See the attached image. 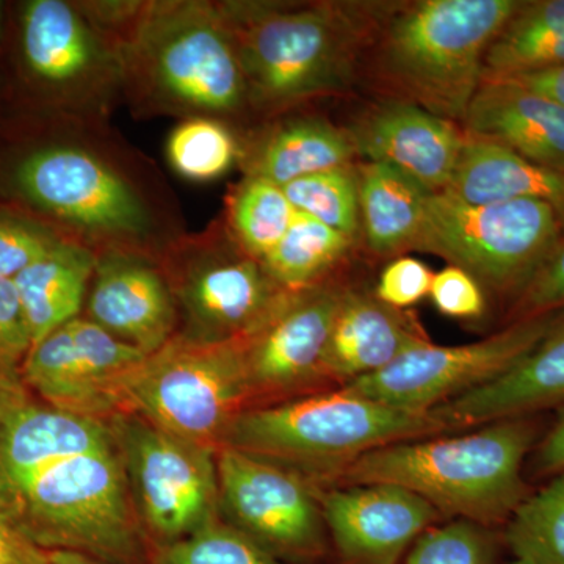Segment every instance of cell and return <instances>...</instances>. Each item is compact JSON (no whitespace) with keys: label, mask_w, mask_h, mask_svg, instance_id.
<instances>
[{"label":"cell","mask_w":564,"mask_h":564,"mask_svg":"<svg viewBox=\"0 0 564 564\" xmlns=\"http://www.w3.org/2000/svg\"><path fill=\"white\" fill-rule=\"evenodd\" d=\"M444 193L469 204L521 199L545 203L564 225V173L536 165L502 144L466 132L458 165Z\"/></svg>","instance_id":"d4e9b609"},{"label":"cell","mask_w":564,"mask_h":564,"mask_svg":"<svg viewBox=\"0 0 564 564\" xmlns=\"http://www.w3.org/2000/svg\"><path fill=\"white\" fill-rule=\"evenodd\" d=\"M120 397L121 413L215 448L250 402L242 344L195 343L176 334L126 378Z\"/></svg>","instance_id":"9c48e42d"},{"label":"cell","mask_w":564,"mask_h":564,"mask_svg":"<svg viewBox=\"0 0 564 564\" xmlns=\"http://www.w3.org/2000/svg\"><path fill=\"white\" fill-rule=\"evenodd\" d=\"M7 185L40 223L96 256L132 252L161 261L185 234L158 166L106 120L69 118L61 139L18 155Z\"/></svg>","instance_id":"6da1fadb"},{"label":"cell","mask_w":564,"mask_h":564,"mask_svg":"<svg viewBox=\"0 0 564 564\" xmlns=\"http://www.w3.org/2000/svg\"><path fill=\"white\" fill-rule=\"evenodd\" d=\"M107 422L141 525L159 545L184 540L218 521L215 448L181 440L128 411Z\"/></svg>","instance_id":"7c38bea8"},{"label":"cell","mask_w":564,"mask_h":564,"mask_svg":"<svg viewBox=\"0 0 564 564\" xmlns=\"http://www.w3.org/2000/svg\"><path fill=\"white\" fill-rule=\"evenodd\" d=\"M564 66V0L521 2L492 41L485 80H507Z\"/></svg>","instance_id":"83f0119b"},{"label":"cell","mask_w":564,"mask_h":564,"mask_svg":"<svg viewBox=\"0 0 564 564\" xmlns=\"http://www.w3.org/2000/svg\"><path fill=\"white\" fill-rule=\"evenodd\" d=\"M295 215L280 185L243 176L226 196L223 220L239 247L261 262L289 231Z\"/></svg>","instance_id":"f546056e"},{"label":"cell","mask_w":564,"mask_h":564,"mask_svg":"<svg viewBox=\"0 0 564 564\" xmlns=\"http://www.w3.org/2000/svg\"><path fill=\"white\" fill-rule=\"evenodd\" d=\"M314 489L328 530L334 564H402L426 530L447 521L417 494L400 486Z\"/></svg>","instance_id":"e0dca14e"},{"label":"cell","mask_w":564,"mask_h":564,"mask_svg":"<svg viewBox=\"0 0 564 564\" xmlns=\"http://www.w3.org/2000/svg\"><path fill=\"white\" fill-rule=\"evenodd\" d=\"M218 3L239 52L250 110L261 115L343 90L369 32L361 9L344 3Z\"/></svg>","instance_id":"277c9868"},{"label":"cell","mask_w":564,"mask_h":564,"mask_svg":"<svg viewBox=\"0 0 564 564\" xmlns=\"http://www.w3.org/2000/svg\"><path fill=\"white\" fill-rule=\"evenodd\" d=\"M447 434L432 413H413L344 388L250 408L236 415L220 447H231L322 486L386 445Z\"/></svg>","instance_id":"5b68a950"},{"label":"cell","mask_w":564,"mask_h":564,"mask_svg":"<svg viewBox=\"0 0 564 564\" xmlns=\"http://www.w3.org/2000/svg\"><path fill=\"white\" fill-rule=\"evenodd\" d=\"M344 292L325 282L293 291L258 332L240 340L250 400L328 383L323 358Z\"/></svg>","instance_id":"2e32d148"},{"label":"cell","mask_w":564,"mask_h":564,"mask_svg":"<svg viewBox=\"0 0 564 564\" xmlns=\"http://www.w3.org/2000/svg\"><path fill=\"white\" fill-rule=\"evenodd\" d=\"M463 131L564 173V106L510 80L481 82Z\"/></svg>","instance_id":"603a6c76"},{"label":"cell","mask_w":564,"mask_h":564,"mask_svg":"<svg viewBox=\"0 0 564 564\" xmlns=\"http://www.w3.org/2000/svg\"><path fill=\"white\" fill-rule=\"evenodd\" d=\"M166 161L184 180L212 182L239 163L237 129L212 118H188L177 122L166 140Z\"/></svg>","instance_id":"1f68e13d"},{"label":"cell","mask_w":564,"mask_h":564,"mask_svg":"<svg viewBox=\"0 0 564 564\" xmlns=\"http://www.w3.org/2000/svg\"><path fill=\"white\" fill-rule=\"evenodd\" d=\"M564 240V225L549 204H469L432 193L411 250L433 252L511 304L524 293Z\"/></svg>","instance_id":"ba28073f"},{"label":"cell","mask_w":564,"mask_h":564,"mask_svg":"<svg viewBox=\"0 0 564 564\" xmlns=\"http://www.w3.org/2000/svg\"><path fill=\"white\" fill-rule=\"evenodd\" d=\"M120 52L133 117L212 118L236 129L251 111L239 52L218 2L144 0Z\"/></svg>","instance_id":"3957f363"},{"label":"cell","mask_w":564,"mask_h":564,"mask_svg":"<svg viewBox=\"0 0 564 564\" xmlns=\"http://www.w3.org/2000/svg\"><path fill=\"white\" fill-rule=\"evenodd\" d=\"M564 406V310L543 339L491 383L434 408L447 433Z\"/></svg>","instance_id":"44dd1931"},{"label":"cell","mask_w":564,"mask_h":564,"mask_svg":"<svg viewBox=\"0 0 564 564\" xmlns=\"http://www.w3.org/2000/svg\"><path fill=\"white\" fill-rule=\"evenodd\" d=\"M543 414L503 419L458 436L423 437L362 455L328 484L393 485L417 494L444 519L499 530L532 488L525 466L545 429Z\"/></svg>","instance_id":"7a4b0ae2"},{"label":"cell","mask_w":564,"mask_h":564,"mask_svg":"<svg viewBox=\"0 0 564 564\" xmlns=\"http://www.w3.org/2000/svg\"><path fill=\"white\" fill-rule=\"evenodd\" d=\"M0 564H51L50 552L40 547L18 522L17 516L0 503Z\"/></svg>","instance_id":"60d3db41"},{"label":"cell","mask_w":564,"mask_h":564,"mask_svg":"<svg viewBox=\"0 0 564 564\" xmlns=\"http://www.w3.org/2000/svg\"><path fill=\"white\" fill-rule=\"evenodd\" d=\"M351 243V237L296 210L291 228L262 259L261 265L280 288L303 291L321 284Z\"/></svg>","instance_id":"f1b7e54d"},{"label":"cell","mask_w":564,"mask_h":564,"mask_svg":"<svg viewBox=\"0 0 564 564\" xmlns=\"http://www.w3.org/2000/svg\"><path fill=\"white\" fill-rule=\"evenodd\" d=\"M356 176L361 229L370 250L377 254L411 250L432 193L384 163H362Z\"/></svg>","instance_id":"4316f807"},{"label":"cell","mask_w":564,"mask_h":564,"mask_svg":"<svg viewBox=\"0 0 564 564\" xmlns=\"http://www.w3.org/2000/svg\"><path fill=\"white\" fill-rule=\"evenodd\" d=\"M282 188L296 210L310 215L328 228L351 239L361 229L358 176L352 166L313 174Z\"/></svg>","instance_id":"d6a6232c"},{"label":"cell","mask_w":564,"mask_h":564,"mask_svg":"<svg viewBox=\"0 0 564 564\" xmlns=\"http://www.w3.org/2000/svg\"><path fill=\"white\" fill-rule=\"evenodd\" d=\"M564 473V406L556 411L555 421L545 429L534 445L525 466V475L532 480H551Z\"/></svg>","instance_id":"b9f144b4"},{"label":"cell","mask_w":564,"mask_h":564,"mask_svg":"<svg viewBox=\"0 0 564 564\" xmlns=\"http://www.w3.org/2000/svg\"><path fill=\"white\" fill-rule=\"evenodd\" d=\"M3 18H6V7H3V2H0V40H2L3 33Z\"/></svg>","instance_id":"f6af8a7d"},{"label":"cell","mask_w":564,"mask_h":564,"mask_svg":"<svg viewBox=\"0 0 564 564\" xmlns=\"http://www.w3.org/2000/svg\"><path fill=\"white\" fill-rule=\"evenodd\" d=\"M144 358V352L79 315L32 345L21 377L43 402L109 421L121 413L122 383Z\"/></svg>","instance_id":"9a60e30c"},{"label":"cell","mask_w":564,"mask_h":564,"mask_svg":"<svg viewBox=\"0 0 564 564\" xmlns=\"http://www.w3.org/2000/svg\"><path fill=\"white\" fill-rule=\"evenodd\" d=\"M503 549L499 530L448 519L426 530L402 564H499Z\"/></svg>","instance_id":"836d02e7"},{"label":"cell","mask_w":564,"mask_h":564,"mask_svg":"<svg viewBox=\"0 0 564 564\" xmlns=\"http://www.w3.org/2000/svg\"><path fill=\"white\" fill-rule=\"evenodd\" d=\"M564 310V240L510 307L508 323Z\"/></svg>","instance_id":"f35d334b"},{"label":"cell","mask_w":564,"mask_h":564,"mask_svg":"<svg viewBox=\"0 0 564 564\" xmlns=\"http://www.w3.org/2000/svg\"><path fill=\"white\" fill-rule=\"evenodd\" d=\"M151 564H289L231 524L212 522L174 543L159 545Z\"/></svg>","instance_id":"e575fe53"},{"label":"cell","mask_w":564,"mask_h":564,"mask_svg":"<svg viewBox=\"0 0 564 564\" xmlns=\"http://www.w3.org/2000/svg\"><path fill=\"white\" fill-rule=\"evenodd\" d=\"M115 445L109 422L36 400L21 372L0 377V463L13 491L44 467Z\"/></svg>","instance_id":"ac0fdd59"},{"label":"cell","mask_w":564,"mask_h":564,"mask_svg":"<svg viewBox=\"0 0 564 564\" xmlns=\"http://www.w3.org/2000/svg\"><path fill=\"white\" fill-rule=\"evenodd\" d=\"M430 343L413 314L388 306L375 293L345 288L326 345L323 373L334 388H343Z\"/></svg>","instance_id":"7402d4cb"},{"label":"cell","mask_w":564,"mask_h":564,"mask_svg":"<svg viewBox=\"0 0 564 564\" xmlns=\"http://www.w3.org/2000/svg\"><path fill=\"white\" fill-rule=\"evenodd\" d=\"M433 276L430 267L419 259H395L380 274L375 296L388 306L408 311L430 295Z\"/></svg>","instance_id":"ab89813d"},{"label":"cell","mask_w":564,"mask_h":564,"mask_svg":"<svg viewBox=\"0 0 564 564\" xmlns=\"http://www.w3.org/2000/svg\"><path fill=\"white\" fill-rule=\"evenodd\" d=\"M519 6V0H421L403 7L381 33V69L406 93V101L458 124L484 82L486 52Z\"/></svg>","instance_id":"8992f818"},{"label":"cell","mask_w":564,"mask_h":564,"mask_svg":"<svg viewBox=\"0 0 564 564\" xmlns=\"http://www.w3.org/2000/svg\"><path fill=\"white\" fill-rule=\"evenodd\" d=\"M14 514L44 551L147 564L143 525L117 445L63 459L14 488Z\"/></svg>","instance_id":"52a82bcc"},{"label":"cell","mask_w":564,"mask_h":564,"mask_svg":"<svg viewBox=\"0 0 564 564\" xmlns=\"http://www.w3.org/2000/svg\"><path fill=\"white\" fill-rule=\"evenodd\" d=\"M51 564H107L99 562V560L91 558V556L79 554V552L70 551H51Z\"/></svg>","instance_id":"ee69618b"},{"label":"cell","mask_w":564,"mask_h":564,"mask_svg":"<svg viewBox=\"0 0 564 564\" xmlns=\"http://www.w3.org/2000/svg\"><path fill=\"white\" fill-rule=\"evenodd\" d=\"M96 258L95 252L65 240L14 278L32 345L79 317Z\"/></svg>","instance_id":"484cf974"},{"label":"cell","mask_w":564,"mask_h":564,"mask_svg":"<svg viewBox=\"0 0 564 564\" xmlns=\"http://www.w3.org/2000/svg\"><path fill=\"white\" fill-rule=\"evenodd\" d=\"M87 318L144 355L161 350L176 336L180 313L161 263L132 252L96 258Z\"/></svg>","instance_id":"d6986e66"},{"label":"cell","mask_w":564,"mask_h":564,"mask_svg":"<svg viewBox=\"0 0 564 564\" xmlns=\"http://www.w3.org/2000/svg\"><path fill=\"white\" fill-rule=\"evenodd\" d=\"M507 80L516 82V84L524 85V87L532 88L534 91L543 93V95L555 99V101L564 106V66Z\"/></svg>","instance_id":"7bdbcfd3"},{"label":"cell","mask_w":564,"mask_h":564,"mask_svg":"<svg viewBox=\"0 0 564 564\" xmlns=\"http://www.w3.org/2000/svg\"><path fill=\"white\" fill-rule=\"evenodd\" d=\"M430 299L441 314L470 321L486 313V291L469 273L455 265L434 273Z\"/></svg>","instance_id":"8d00e7d4"},{"label":"cell","mask_w":564,"mask_h":564,"mask_svg":"<svg viewBox=\"0 0 564 564\" xmlns=\"http://www.w3.org/2000/svg\"><path fill=\"white\" fill-rule=\"evenodd\" d=\"M510 564H533V563L524 562V560L513 558V562H511Z\"/></svg>","instance_id":"bcb514c9"},{"label":"cell","mask_w":564,"mask_h":564,"mask_svg":"<svg viewBox=\"0 0 564 564\" xmlns=\"http://www.w3.org/2000/svg\"><path fill=\"white\" fill-rule=\"evenodd\" d=\"M18 50L25 77L66 118L109 121L111 110L124 102L120 47L79 2H22Z\"/></svg>","instance_id":"8fae6325"},{"label":"cell","mask_w":564,"mask_h":564,"mask_svg":"<svg viewBox=\"0 0 564 564\" xmlns=\"http://www.w3.org/2000/svg\"><path fill=\"white\" fill-rule=\"evenodd\" d=\"M65 240L29 215L0 212V276L13 281Z\"/></svg>","instance_id":"d590c367"},{"label":"cell","mask_w":564,"mask_h":564,"mask_svg":"<svg viewBox=\"0 0 564 564\" xmlns=\"http://www.w3.org/2000/svg\"><path fill=\"white\" fill-rule=\"evenodd\" d=\"M220 508L232 527L289 564L333 558L314 486L302 475L231 447L217 455Z\"/></svg>","instance_id":"5bb4252c"},{"label":"cell","mask_w":564,"mask_h":564,"mask_svg":"<svg viewBox=\"0 0 564 564\" xmlns=\"http://www.w3.org/2000/svg\"><path fill=\"white\" fill-rule=\"evenodd\" d=\"M240 139L243 176L284 187L313 174L348 169L356 158L350 132L317 117H293Z\"/></svg>","instance_id":"cb8c5ba5"},{"label":"cell","mask_w":564,"mask_h":564,"mask_svg":"<svg viewBox=\"0 0 564 564\" xmlns=\"http://www.w3.org/2000/svg\"><path fill=\"white\" fill-rule=\"evenodd\" d=\"M182 322L180 336L195 343L247 339L293 291L280 288L234 240L225 220L185 232L162 256Z\"/></svg>","instance_id":"30bf717a"},{"label":"cell","mask_w":564,"mask_h":564,"mask_svg":"<svg viewBox=\"0 0 564 564\" xmlns=\"http://www.w3.org/2000/svg\"><path fill=\"white\" fill-rule=\"evenodd\" d=\"M350 135L356 154L366 162L392 166L430 193L448 187L464 144V131L456 122L406 99L378 106Z\"/></svg>","instance_id":"ffe728a7"},{"label":"cell","mask_w":564,"mask_h":564,"mask_svg":"<svg viewBox=\"0 0 564 564\" xmlns=\"http://www.w3.org/2000/svg\"><path fill=\"white\" fill-rule=\"evenodd\" d=\"M505 547L516 560L564 564V473L530 494L502 530Z\"/></svg>","instance_id":"4dcf8cb0"},{"label":"cell","mask_w":564,"mask_h":564,"mask_svg":"<svg viewBox=\"0 0 564 564\" xmlns=\"http://www.w3.org/2000/svg\"><path fill=\"white\" fill-rule=\"evenodd\" d=\"M507 323L502 332L466 345H422L380 372L343 386L373 402L430 413L456 397L491 383L521 361L554 325L556 315Z\"/></svg>","instance_id":"4fadbf2b"},{"label":"cell","mask_w":564,"mask_h":564,"mask_svg":"<svg viewBox=\"0 0 564 564\" xmlns=\"http://www.w3.org/2000/svg\"><path fill=\"white\" fill-rule=\"evenodd\" d=\"M31 348V332L17 285L0 276V377L21 372L22 362Z\"/></svg>","instance_id":"74e56055"}]
</instances>
